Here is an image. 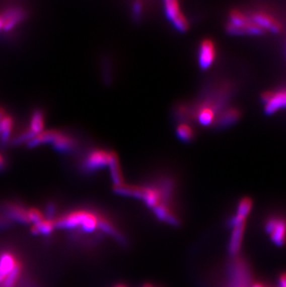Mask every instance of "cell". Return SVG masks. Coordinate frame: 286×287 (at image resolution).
Wrapping results in <instances>:
<instances>
[{
    "mask_svg": "<svg viewBox=\"0 0 286 287\" xmlns=\"http://www.w3.org/2000/svg\"><path fill=\"white\" fill-rule=\"evenodd\" d=\"M0 287H42L14 248L0 250Z\"/></svg>",
    "mask_w": 286,
    "mask_h": 287,
    "instance_id": "obj_1",
    "label": "cell"
},
{
    "mask_svg": "<svg viewBox=\"0 0 286 287\" xmlns=\"http://www.w3.org/2000/svg\"><path fill=\"white\" fill-rule=\"evenodd\" d=\"M227 267V281L225 287H251L252 271L245 258L237 256L231 259Z\"/></svg>",
    "mask_w": 286,
    "mask_h": 287,
    "instance_id": "obj_2",
    "label": "cell"
},
{
    "mask_svg": "<svg viewBox=\"0 0 286 287\" xmlns=\"http://www.w3.org/2000/svg\"><path fill=\"white\" fill-rule=\"evenodd\" d=\"M230 21L226 24V31L233 35H260L266 31L255 24L249 15H246L239 10H233L230 12Z\"/></svg>",
    "mask_w": 286,
    "mask_h": 287,
    "instance_id": "obj_3",
    "label": "cell"
},
{
    "mask_svg": "<svg viewBox=\"0 0 286 287\" xmlns=\"http://www.w3.org/2000/svg\"><path fill=\"white\" fill-rule=\"evenodd\" d=\"M264 228L275 246H283L285 245L286 217L280 216L268 217Z\"/></svg>",
    "mask_w": 286,
    "mask_h": 287,
    "instance_id": "obj_4",
    "label": "cell"
},
{
    "mask_svg": "<svg viewBox=\"0 0 286 287\" xmlns=\"http://www.w3.org/2000/svg\"><path fill=\"white\" fill-rule=\"evenodd\" d=\"M164 9L167 20L173 24L174 27L180 33H185L189 30L188 20L181 12L179 3L176 0H167L164 2Z\"/></svg>",
    "mask_w": 286,
    "mask_h": 287,
    "instance_id": "obj_5",
    "label": "cell"
},
{
    "mask_svg": "<svg viewBox=\"0 0 286 287\" xmlns=\"http://www.w3.org/2000/svg\"><path fill=\"white\" fill-rule=\"evenodd\" d=\"M109 163V152L102 149L90 151L82 162L83 169L87 172H94L103 168Z\"/></svg>",
    "mask_w": 286,
    "mask_h": 287,
    "instance_id": "obj_6",
    "label": "cell"
},
{
    "mask_svg": "<svg viewBox=\"0 0 286 287\" xmlns=\"http://www.w3.org/2000/svg\"><path fill=\"white\" fill-rule=\"evenodd\" d=\"M216 59V47L214 42L211 39H203L200 47H199V55L198 62L199 66L202 70H207L211 65H213Z\"/></svg>",
    "mask_w": 286,
    "mask_h": 287,
    "instance_id": "obj_7",
    "label": "cell"
},
{
    "mask_svg": "<svg viewBox=\"0 0 286 287\" xmlns=\"http://www.w3.org/2000/svg\"><path fill=\"white\" fill-rule=\"evenodd\" d=\"M249 17L251 20L260 26L266 31H270L275 34H278L281 31V24L279 21H277L273 16L269 15L268 13L264 12H257L253 13Z\"/></svg>",
    "mask_w": 286,
    "mask_h": 287,
    "instance_id": "obj_8",
    "label": "cell"
},
{
    "mask_svg": "<svg viewBox=\"0 0 286 287\" xmlns=\"http://www.w3.org/2000/svg\"><path fill=\"white\" fill-rule=\"evenodd\" d=\"M28 210L29 209H26L25 206L17 203H8L4 206L6 217L12 221L21 224H30Z\"/></svg>",
    "mask_w": 286,
    "mask_h": 287,
    "instance_id": "obj_9",
    "label": "cell"
},
{
    "mask_svg": "<svg viewBox=\"0 0 286 287\" xmlns=\"http://www.w3.org/2000/svg\"><path fill=\"white\" fill-rule=\"evenodd\" d=\"M245 227L246 222L242 223L240 225H237L235 227L232 228V235L229 241L228 245V252L232 258L237 257L241 252V248L244 241V235H245Z\"/></svg>",
    "mask_w": 286,
    "mask_h": 287,
    "instance_id": "obj_10",
    "label": "cell"
},
{
    "mask_svg": "<svg viewBox=\"0 0 286 287\" xmlns=\"http://www.w3.org/2000/svg\"><path fill=\"white\" fill-rule=\"evenodd\" d=\"M0 17L3 20V30L8 32L24 20L25 12L21 8H10L3 12Z\"/></svg>",
    "mask_w": 286,
    "mask_h": 287,
    "instance_id": "obj_11",
    "label": "cell"
},
{
    "mask_svg": "<svg viewBox=\"0 0 286 287\" xmlns=\"http://www.w3.org/2000/svg\"><path fill=\"white\" fill-rule=\"evenodd\" d=\"M108 166L110 168V173H111V178L113 181V186H118V185L125 183L123 173L121 170V165H120L119 157H118L116 152H109Z\"/></svg>",
    "mask_w": 286,
    "mask_h": 287,
    "instance_id": "obj_12",
    "label": "cell"
},
{
    "mask_svg": "<svg viewBox=\"0 0 286 287\" xmlns=\"http://www.w3.org/2000/svg\"><path fill=\"white\" fill-rule=\"evenodd\" d=\"M286 108V89L273 92L272 98L265 104L264 111L267 114H272L280 109Z\"/></svg>",
    "mask_w": 286,
    "mask_h": 287,
    "instance_id": "obj_13",
    "label": "cell"
},
{
    "mask_svg": "<svg viewBox=\"0 0 286 287\" xmlns=\"http://www.w3.org/2000/svg\"><path fill=\"white\" fill-rule=\"evenodd\" d=\"M53 148L61 153H68L75 150L77 146V141L73 139L71 136L66 135L65 133H61L60 137L52 143Z\"/></svg>",
    "mask_w": 286,
    "mask_h": 287,
    "instance_id": "obj_14",
    "label": "cell"
},
{
    "mask_svg": "<svg viewBox=\"0 0 286 287\" xmlns=\"http://www.w3.org/2000/svg\"><path fill=\"white\" fill-rule=\"evenodd\" d=\"M55 231H56L55 220L48 218H45L41 222L32 225L31 227V233L36 236L41 235L44 237H49L52 235Z\"/></svg>",
    "mask_w": 286,
    "mask_h": 287,
    "instance_id": "obj_15",
    "label": "cell"
},
{
    "mask_svg": "<svg viewBox=\"0 0 286 287\" xmlns=\"http://www.w3.org/2000/svg\"><path fill=\"white\" fill-rule=\"evenodd\" d=\"M241 118V111L237 108H229L221 112L217 119V125L219 127H228L238 121Z\"/></svg>",
    "mask_w": 286,
    "mask_h": 287,
    "instance_id": "obj_16",
    "label": "cell"
},
{
    "mask_svg": "<svg viewBox=\"0 0 286 287\" xmlns=\"http://www.w3.org/2000/svg\"><path fill=\"white\" fill-rule=\"evenodd\" d=\"M44 127H45V118L43 111L40 110L34 111L31 118L30 128L28 130L34 137H36L44 131Z\"/></svg>",
    "mask_w": 286,
    "mask_h": 287,
    "instance_id": "obj_17",
    "label": "cell"
},
{
    "mask_svg": "<svg viewBox=\"0 0 286 287\" xmlns=\"http://www.w3.org/2000/svg\"><path fill=\"white\" fill-rule=\"evenodd\" d=\"M12 128H13L12 118L9 116H5L0 122V142L2 144H6L9 141Z\"/></svg>",
    "mask_w": 286,
    "mask_h": 287,
    "instance_id": "obj_18",
    "label": "cell"
},
{
    "mask_svg": "<svg viewBox=\"0 0 286 287\" xmlns=\"http://www.w3.org/2000/svg\"><path fill=\"white\" fill-rule=\"evenodd\" d=\"M216 112L211 109L206 107H202V109L197 113V119L199 123L203 125L204 127H208L213 123L216 119Z\"/></svg>",
    "mask_w": 286,
    "mask_h": 287,
    "instance_id": "obj_19",
    "label": "cell"
},
{
    "mask_svg": "<svg viewBox=\"0 0 286 287\" xmlns=\"http://www.w3.org/2000/svg\"><path fill=\"white\" fill-rule=\"evenodd\" d=\"M176 133H177V136L179 137V140L185 141V142L191 141L193 139V137H194L193 130L187 124H180V125H179L178 128H177V130H176Z\"/></svg>",
    "mask_w": 286,
    "mask_h": 287,
    "instance_id": "obj_20",
    "label": "cell"
},
{
    "mask_svg": "<svg viewBox=\"0 0 286 287\" xmlns=\"http://www.w3.org/2000/svg\"><path fill=\"white\" fill-rule=\"evenodd\" d=\"M252 207H253V200L249 197H244L239 202L236 215L246 218L252 210Z\"/></svg>",
    "mask_w": 286,
    "mask_h": 287,
    "instance_id": "obj_21",
    "label": "cell"
},
{
    "mask_svg": "<svg viewBox=\"0 0 286 287\" xmlns=\"http://www.w3.org/2000/svg\"><path fill=\"white\" fill-rule=\"evenodd\" d=\"M142 11V2L137 1V2L133 3V7H132V15H133L135 21H139V20L141 19Z\"/></svg>",
    "mask_w": 286,
    "mask_h": 287,
    "instance_id": "obj_22",
    "label": "cell"
},
{
    "mask_svg": "<svg viewBox=\"0 0 286 287\" xmlns=\"http://www.w3.org/2000/svg\"><path fill=\"white\" fill-rule=\"evenodd\" d=\"M272 95H273V92L272 91H266L261 95V100H262L263 103H268V101L270 100V99L272 98Z\"/></svg>",
    "mask_w": 286,
    "mask_h": 287,
    "instance_id": "obj_23",
    "label": "cell"
},
{
    "mask_svg": "<svg viewBox=\"0 0 286 287\" xmlns=\"http://www.w3.org/2000/svg\"><path fill=\"white\" fill-rule=\"evenodd\" d=\"M278 284H279V287H286V272L280 274L278 279Z\"/></svg>",
    "mask_w": 286,
    "mask_h": 287,
    "instance_id": "obj_24",
    "label": "cell"
},
{
    "mask_svg": "<svg viewBox=\"0 0 286 287\" xmlns=\"http://www.w3.org/2000/svg\"><path fill=\"white\" fill-rule=\"evenodd\" d=\"M4 165H5V160L3 158V156L0 154V170L3 169Z\"/></svg>",
    "mask_w": 286,
    "mask_h": 287,
    "instance_id": "obj_25",
    "label": "cell"
},
{
    "mask_svg": "<svg viewBox=\"0 0 286 287\" xmlns=\"http://www.w3.org/2000/svg\"><path fill=\"white\" fill-rule=\"evenodd\" d=\"M4 117H5V111H4V109L0 108V122L4 118Z\"/></svg>",
    "mask_w": 286,
    "mask_h": 287,
    "instance_id": "obj_26",
    "label": "cell"
},
{
    "mask_svg": "<svg viewBox=\"0 0 286 287\" xmlns=\"http://www.w3.org/2000/svg\"><path fill=\"white\" fill-rule=\"evenodd\" d=\"M113 287H128L125 283H117V284H115Z\"/></svg>",
    "mask_w": 286,
    "mask_h": 287,
    "instance_id": "obj_27",
    "label": "cell"
},
{
    "mask_svg": "<svg viewBox=\"0 0 286 287\" xmlns=\"http://www.w3.org/2000/svg\"><path fill=\"white\" fill-rule=\"evenodd\" d=\"M251 287H265L261 283H253V285Z\"/></svg>",
    "mask_w": 286,
    "mask_h": 287,
    "instance_id": "obj_28",
    "label": "cell"
},
{
    "mask_svg": "<svg viewBox=\"0 0 286 287\" xmlns=\"http://www.w3.org/2000/svg\"><path fill=\"white\" fill-rule=\"evenodd\" d=\"M3 29V20L0 17V30Z\"/></svg>",
    "mask_w": 286,
    "mask_h": 287,
    "instance_id": "obj_29",
    "label": "cell"
}]
</instances>
